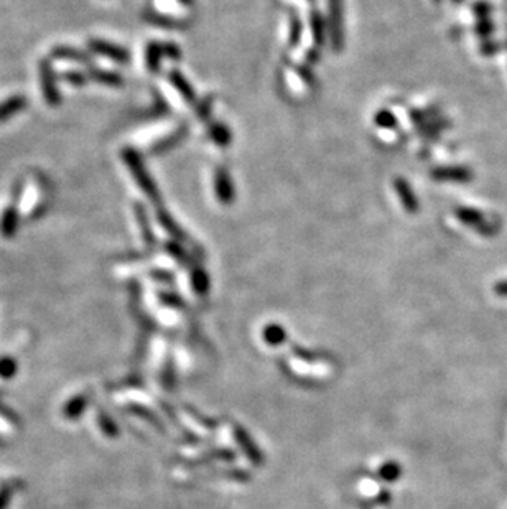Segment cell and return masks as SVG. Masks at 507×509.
Instances as JSON below:
<instances>
[{
	"instance_id": "3",
	"label": "cell",
	"mask_w": 507,
	"mask_h": 509,
	"mask_svg": "<svg viewBox=\"0 0 507 509\" xmlns=\"http://www.w3.org/2000/svg\"><path fill=\"white\" fill-rule=\"evenodd\" d=\"M28 106L27 96L24 94H14L10 98H7L6 101L0 102V124L7 123L12 117L20 114L21 111H25Z\"/></svg>"
},
{
	"instance_id": "1",
	"label": "cell",
	"mask_w": 507,
	"mask_h": 509,
	"mask_svg": "<svg viewBox=\"0 0 507 509\" xmlns=\"http://www.w3.org/2000/svg\"><path fill=\"white\" fill-rule=\"evenodd\" d=\"M38 76H40L42 94L48 106L56 107L62 102V94H59L58 81H56L55 69L51 66L48 60H40L38 63Z\"/></svg>"
},
{
	"instance_id": "7",
	"label": "cell",
	"mask_w": 507,
	"mask_h": 509,
	"mask_svg": "<svg viewBox=\"0 0 507 509\" xmlns=\"http://www.w3.org/2000/svg\"><path fill=\"white\" fill-rule=\"evenodd\" d=\"M19 371V364L12 356H3L0 358V377L2 379H12Z\"/></svg>"
},
{
	"instance_id": "8",
	"label": "cell",
	"mask_w": 507,
	"mask_h": 509,
	"mask_svg": "<svg viewBox=\"0 0 507 509\" xmlns=\"http://www.w3.org/2000/svg\"><path fill=\"white\" fill-rule=\"evenodd\" d=\"M17 483H19V481L12 480V481L6 483V485L0 486V509H7L8 508V504H10L12 493L15 491L14 485H17Z\"/></svg>"
},
{
	"instance_id": "13",
	"label": "cell",
	"mask_w": 507,
	"mask_h": 509,
	"mask_svg": "<svg viewBox=\"0 0 507 509\" xmlns=\"http://www.w3.org/2000/svg\"><path fill=\"white\" fill-rule=\"evenodd\" d=\"M496 292L499 295H506V297H507V282H502V284L497 285Z\"/></svg>"
},
{
	"instance_id": "6",
	"label": "cell",
	"mask_w": 507,
	"mask_h": 509,
	"mask_svg": "<svg viewBox=\"0 0 507 509\" xmlns=\"http://www.w3.org/2000/svg\"><path fill=\"white\" fill-rule=\"evenodd\" d=\"M51 56L59 60H69V62H77V63H89V56L82 51L76 50V48L69 46H55L51 50Z\"/></svg>"
},
{
	"instance_id": "12",
	"label": "cell",
	"mask_w": 507,
	"mask_h": 509,
	"mask_svg": "<svg viewBox=\"0 0 507 509\" xmlns=\"http://www.w3.org/2000/svg\"><path fill=\"white\" fill-rule=\"evenodd\" d=\"M266 338L268 339V343H272V345H277V343H280L279 339L284 338L282 326H280V328H279V326H268L267 332H266Z\"/></svg>"
},
{
	"instance_id": "11",
	"label": "cell",
	"mask_w": 507,
	"mask_h": 509,
	"mask_svg": "<svg viewBox=\"0 0 507 509\" xmlns=\"http://www.w3.org/2000/svg\"><path fill=\"white\" fill-rule=\"evenodd\" d=\"M62 78L66 82H69V84H73V86H82V84H86V78L80 71H64L63 75H62Z\"/></svg>"
},
{
	"instance_id": "9",
	"label": "cell",
	"mask_w": 507,
	"mask_h": 509,
	"mask_svg": "<svg viewBox=\"0 0 507 509\" xmlns=\"http://www.w3.org/2000/svg\"><path fill=\"white\" fill-rule=\"evenodd\" d=\"M93 78L99 82H104V84H119L120 80L119 76L114 75V73H107V71H101V69H93L91 71Z\"/></svg>"
},
{
	"instance_id": "10",
	"label": "cell",
	"mask_w": 507,
	"mask_h": 509,
	"mask_svg": "<svg viewBox=\"0 0 507 509\" xmlns=\"http://www.w3.org/2000/svg\"><path fill=\"white\" fill-rule=\"evenodd\" d=\"M380 476H382L384 480H387V481L397 480V478L400 476V467H398V465L394 463V462L385 463L384 467L380 468Z\"/></svg>"
},
{
	"instance_id": "5",
	"label": "cell",
	"mask_w": 507,
	"mask_h": 509,
	"mask_svg": "<svg viewBox=\"0 0 507 509\" xmlns=\"http://www.w3.org/2000/svg\"><path fill=\"white\" fill-rule=\"evenodd\" d=\"M86 407H88V395L77 394L76 398H73L71 401H68L66 404H64L63 416L66 417V419L75 420L86 411Z\"/></svg>"
},
{
	"instance_id": "4",
	"label": "cell",
	"mask_w": 507,
	"mask_h": 509,
	"mask_svg": "<svg viewBox=\"0 0 507 509\" xmlns=\"http://www.w3.org/2000/svg\"><path fill=\"white\" fill-rule=\"evenodd\" d=\"M89 46L93 51H96V53L102 55V56H107V58L114 60V62H125V60H127L125 51L120 50L119 46L111 45V43H106L101 40H91Z\"/></svg>"
},
{
	"instance_id": "2",
	"label": "cell",
	"mask_w": 507,
	"mask_h": 509,
	"mask_svg": "<svg viewBox=\"0 0 507 509\" xmlns=\"http://www.w3.org/2000/svg\"><path fill=\"white\" fill-rule=\"evenodd\" d=\"M20 226V213L19 203L12 202L6 210L0 215V236L6 239H12L19 231Z\"/></svg>"
}]
</instances>
